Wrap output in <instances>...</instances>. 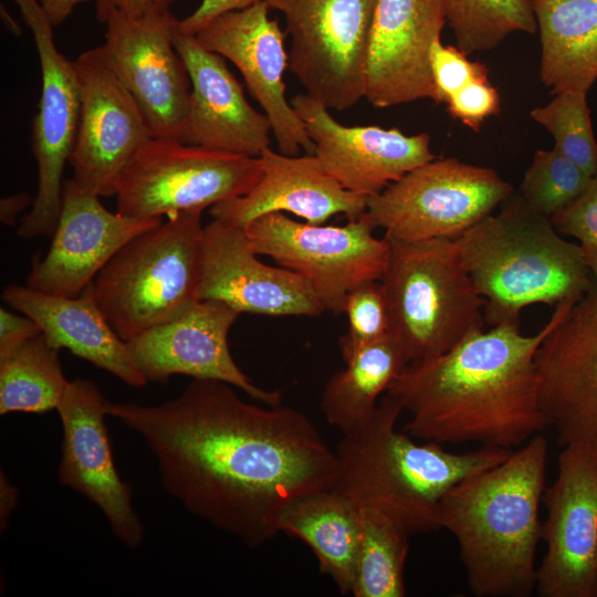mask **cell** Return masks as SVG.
Here are the masks:
<instances>
[{
	"label": "cell",
	"mask_w": 597,
	"mask_h": 597,
	"mask_svg": "<svg viewBox=\"0 0 597 597\" xmlns=\"http://www.w3.org/2000/svg\"><path fill=\"white\" fill-rule=\"evenodd\" d=\"M219 380L192 379L166 402L106 401L138 433L164 489L191 514L250 547L273 540L294 500L331 489L335 451L302 411L250 404Z\"/></svg>",
	"instance_id": "obj_1"
},
{
	"label": "cell",
	"mask_w": 597,
	"mask_h": 597,
	"mask_svg": "<svg viewBox=\"0 0 597 597\" xmlns=\"http://www.w3.org/2000/svg\"><path fill=\"white\" fill-rule=\"evenodd\" d=\"M458 46L437 40L430 50V70L436 87V103L447 104L450 97L470 82L488 78L484 64L472 62Z\"/></svg>",
	"instance_id": "obj_37"
},
{
	"label": "cell",
	"mask_w": 597,
	"mask_h": 597,
	"mask_svg": "<svg viewBox=\"0 0 597 597\" xmlns=\"http://www.w3.org/2000/svg\"><path fill=\"white\" fill-rule=\"evenodd\" d=\"M277 530L304 542L321 572L350 595L359 525L358 509L348 499L332 488L301 496L281 512Z\"/></svg>",
	"instance_id": "obj_28"
},
{
	"label": "cell",
	"mask_w": 597,
	"mask_h": 597,
	"mask_svg": "<svg viewBox=\"0 0 597 597\" xmlns=\"http://www.w3.org/2000/svg\"><path fill=\"white\" fill-rule=\"evenodd\" d=\"M358 525L350 595L406 596L405 568L410 535L391 519L370 507L358 509Z\"/></svg>",
	"instance_id": "obj_31"
},
{
	"label": "cell",
	"mask_w": 597,
	"mask_h": 597,
	"mask_svg": "<svg viewBox=\"0 0 597 597\" xmlns=\"http://www.w3.org/2000/svg\"><path fill=\"white\" fill-rule=\"evenodd\" d=\"M366 212L345 226L302 223L282 212L263 214L245 229L251 249L307 281L325 311L343 313L348 293L380 281L389 260V239L377 238Z\"/></svg>",
	"instance_id": "obj_9"
},
{
	"label": "cell",
	"mask_w": 597,
	"mask_h": 597,
	"mask_svg": "<svg viewBox=\"0 0 597 597\" xmlns=\"http://www.w3.org/2000/svg\"><path fill=\"white\" fill-rule=\"evenodd\" d=\"M41 333L29 316L18 315L4 307L0 310V357L6 356L28 339Z\"/></svg>",
	"instance_id": "obj_39"
},
{
	"label": "cell",
	"mask_w": 597,
	"mask_h": 597,
	"mask_svg": "<svg viewBox=\"0 0 597 597\" xmlns=\"http://www.w3.org/2000/svg\"><path fill=\"white\" fill-rule=\"evenodd\" d=\"M514 191L492 168L434 158L368 198L366 211L390 239H457Z\"/></svg>",
	"instance_id": "obj_10"
},
{
	"label": "cell",
	"mask_w": 597,
	"mask_h": 597,
	"mask_svg": "<svg viewBox=\"0 0 597 597\" xmlns=\"http://www.w3.org/2000/svg\"><path fill=\"white\" fill-rule=\"evenodd\" d=\"M174 43L191 84L179 140L212 150L259 157L270 147V122L264 113L249 104L224 57L207 50L196 35L184 33L178 27Z\"/></svg>",
	"instance_id": "obj_24"
},
{
	"label": "cell",
	"mask_w": 597,
	"mask_h": 597,
	"mask_svg": "<svg viewBox=\"0 0 597 597\" xmlns=\"http://www.w3.org/2000/svg\"><path fill=\"white\" fill-rule=\"evenodd\" d=\"M345 362L325 384L321 409L326 421L344 433L364 425L375 412L378 397L387 392L410 363L389 333L366 345Z\"/></svg>",
	"instance_id": "obj_29"
},
{
	"label": "cell",
	"mask_w": 597,
	"mask_h": 597,
	"mask_svg": "<svg viewBox=\"0 0 597 597\" xmlns=\"http://www.w3.org/2000/svg\"><path fill=\"white\" fill-rule=\"evenodd\" d=\"M33 203V199L28 192H19L0 201V220L7 226L15 223L17 218L21 211H23L29 205Z\"/></svg>",
	"instance_id": "obj_42"
},
{
	"label": "cell",
	"mask_w": 597,
	"mask_h": 597,
	"mask_svg": "<svg viewBox=\"0 0 597 597\" xmlns=\"http://www.w3.org/2000/svg\"><path fill=\"white\" fill-rule=\"evenodd\" d=\"M74 62L81 107L69 158L72 179L95 196H115L122 172L153 135L101 46L83 52Z\"/></svg>",
	"instance_id": "obj_15"
},
{
	"label": "cell",
	"mask_w": 597,
	"mask_h": 597,
	"mask_svg": "<svg viewBox=\"0 0 597 597\" xmlns=\"http://www.w3.org/2000/svg\"><path fill=\"white\" fill-rule=\"evenodd\" d=\"M578 298L556 305L557 320L535 355L538 390L562 446L597 452V266Z\"/></svg>",
	"instance_id": "obj_14"
},
{
	"label": "cell",
	"mask_w": 597,
	"mask_h": 597,
	"mask_svg": "<svg viewBox=\"0 0 597 597\" xmlns=\"http://www.w3.org/2000/svg\"><path fill=\"white\" fill-rule=\"evenodd\" d=\"M201 213L169 214L134 237L90 284L98 307L124 342L174 321L199 301Z\"/></svg>",
	"instance_id": "obj_6"
},
{
	"label": "cell",
	"mask_w": 597,
	"mask_h": 597,
	"mask_svg": "<svg viewBox=\"0 0 597 597\" xmlns=\"http://www.w3.org/2000/svg\"><path fill=\"white\" fill-rule=\"evenodd\" d=\"M170 10L129 17L114 11L101 46L134 96L155 138L179 139L188 112L190 78L174 43Z\"/></svg>",
	"instance_id": "obj_16"
},
{
	"label": "cell",
	"mask_w": 597,
	"mask_h": 597,
	"mask_svg": "<svg viewBox=\"0 0 597 597\" xmlns=\"http://www.w3.org/2000/svg\"><path fill=\"white\" fill-rule=\"evenodd\" d=\"M245 231L213 219L203 229L199 300L268 316H318L325 312L311 285L285 268L262 263Z\"/></svg>",
	"instance_id": "obj_23"
},
{
	"label": "cell",
	"mask_w": 597,
	"mask_h": 597,
	"mask_svg": "<svg viewBox=\"0 0 597 597\" xmlns=\"http://www.w3.org/2000/svg\"><path fill=\"white\" fill-rule=\"evenodd\" d=\"M457 46L465 54L496 48L514 32L535 33L530 0H441Z\"/></svg>",
	"instance_id": "obj_32"
},
{
	"label": "cell",
	"mask_w": 597,
	"mask_h": 597,
	"mask_svg": "<svg viewBox=\"0 0 597 597\" xmlns=\"http://www.w3.org/2000/svg\"><path fill=\"white\" fill-rule=\"evenodd\" d=\"M557 308L534 335L520 324L479 329L448 352L409 363L387 392L410 420L404 431L438 443L478 442L510 449L549 427L540 397L535 355Z\"/></svg>",
	"instance_id": "obj_2"
},
{
	"label": "cell",
	"mask_w": 597,
	"mask_h": 597,
	"mask_svg": "<svg viewBox=\"0 0 597 597\" xmlns=\"http://www.w3.org/2000/svg\"><path fill=\"white\" fill-rule=\"evenodd\" d=\"M259 157L262 176L258 184L244 196L212 206L213 219L244 230L272 212L286 211L313 224L339 213L352 220L366 212L368 198L345 189L315 155L289 156L268 147Z\"/></svg>",
	"instance_id": "obj_25"
},
{
	"label": "cell",
	"mask_w": 597,
	"mask_h": 597,
	"mask_svg": "<svg viewBox=\"0 0 597 597\" xmlns=\"http://www.w3.org/2000/svg\"><path fill=\"white\" fill-rule=\"evenodd\" d=\"M46 17L53 27L63 23L74 11V9L84 2L91 0H39Z\"/></svg>",
	"instance_id": "obj_43"
},
{
	"label": "cell",
	"mask_w": 597,
	"mask_h": 597,
	"mask_svg": "<svg viewBox=\"0 0 597 597\" xmlns=\"http://www.w3.org/2000/svg\"><path fill=\"white\" fill-rule=\"evenodd\" d=\"M402 411L399 399L386 392L364 425L343 434L332 489L357 509L377 510L413 535L439 530L437 510L444 494L513 451L483 447L453 453L438 442L418 443L396 429Z\"/></svg>",
	"instance_id": "obj_4"
},
{
	"label": "cell",
	"mask_w": 597,
	"mask_h": 597,
	"mask_svg": "<svg viewBox=\"0 0 597 597\" xmlns=\"http://www.w3.org/2000/svg\"><path fill=\"white\" fill-rule=\"evenodd\" d=\"M446 22L441 0H376L364 98L378 108L436 101L430 50Z\"/></svg>",
	"instance_id": "obj_21"
},
{
	"label": "cell",
	"mask_w": 597,
	"mask_h": 597,
	"mask_svg": "<svg viewBox=\"0 0 597 597\" xmlns=\"http://www.w3.org/2000/svg\"><path fill=\"white\" fill-rule=\"evenodd\" d=\"M551 221L561 234L578 241L590 270L597 266V168L586 190Z\"/></svg>",
	"instance_id": "obj_36"
},
{
	"label": "cell",
	"mask_w": 597,
	"mask_h": 597,
	"mask_svg": "<svg viewBox=\"0 0 597 597\" xmlns=\"http://www.w3.org/2000/svg\"><path fill=\"white\" fill-rule=\"evenodd\" d=\"M15 489L10 485L6 476L1 474V525L7 523L8 517L15 505Z\"/></svg>",
	"instance_id": "obj_44"
},
{
	"label": "cell",
	"mask_w": 597,
	"mask_h": 597,
	"mask_svg": "<svg viewBox=\"0 0 597 597\" xmlns=\"http://www.w3.org/2000/svg\"><path fill=\"white\" fill-rule=\"evenodd\" d=\"M2 298L32 318L53 348H67L134 388H142L148 383L126 342L116 334L98 307L90 285L81 295L66 297L12 284L3 289Z\"/></svg>",
	"instance_id": "obj_26"
},
{
	"label": "cell",
	"mask_w": 597,
	"mask_h": 597,
	"mask_svg": "<svg viewBox=\"0 0 597 597\" xmlns=\"http://www.w3.org/2000/svg\"><path fill=\"white\" fill-rule=\"evenodd\" d=\"M547 461L548 441L537 433L506 460L462 480L441 499L438 527L455 537L474 596L534 593Z\"/></svg>",
	"instance_id": "obj_3"
},
{
	"label": "cell",
	"mask_w": 597,
	"mask_h": 597,
	"mask_svg": "<svg viewBox=\"0 0 597 597\" xmlns=\"http://www.w3.org/2000/svg\"><path fill=\"white\" fill-rule=\"evenodd\" d=\"M260 0H202L199 7L188 17L178 20V29L187 34L196 35L200 29L216 17L229 11L248 8Z\"/></svg>",
	"instance_id": "obj_40"
},
{
	"label": "cell",
	"mask_w": 597,
	"mask_h": 597,
	"mask_svg": "<svg viewBox=\"0 0 597 597\" xmlns=\"http://www.w3.org/2000/svg\"><path fill=\"white\" fill-rule=\"evenodd\" d=\"M530 115L552 134L556 150L593 176L597 168V142L590 122L587 93H555L549 103L533 108Z\"/></svg>",
	"instance_id": "obj_33"
},
{
	"label": "cell",
	"mask_w": 597,
	"mask_h": 597,
	"mask_svg": "<svg viewBox=\"0 0 597 597\" xmlns=\"http://www.w3.org/2000/svg\"><path fill=\"white\" fill-rule=\"evenodd\" d=\"M261 176L260 157L153 137L117 181L116 211L137 219L203 211L247 195Z\"/></svg>",
	"instance_id": "obj_8"
},
{
	"label": "cell",
	"mask_w": 597,
	"mask_h": 597,
	"mask_svg": "<svg viewBox=\"0 0 597 597\" xmlns=\"http://www.w3.org/2000/svg\"><path fill=\"white\" fill-rule=\"evenodd\" d=\"M106 400L86 379L69 381L57 411L63 427L60 482L86 496L127 547L144 541V526L132 503V486L118 474L105 426Z\"/></svg>",
	"instance_id": "obj_18"
},
{
	"label": "cell",
	"mask_w": 597,
	"mask_h": 597,
	"mask_svg": "<svg viewBox=\"0 0 597 597\" xmlns=\"http://www.w3.org/2000/svg\"><path fill=\"white\" fill-rule=\"evenodd\" d=\"M546 552L536 570L541 597H597V452L564 446L554 482L544 490Z\"/></svg>",
	"instance_id": "obj_13"
},
{
	"label": "cell",
	"mask_w": 597,
	"mask_h": 597,
	"mask_svg": "<svg viewBox=\"0 0 597 597\" xmlns=\"http://www.w3.org/2000/svg\"><path fill=\"white\" fill-rule=\"evenodd\" d=\"M31 30L41 70V96L32 122L31 148L38 167V189L31 210L21 218L24 239L52 237L61 208L62 176L72 151L81 107L75 62L56 48L53 25L39 0H12Z\"/></svg>",
	"instance_id": "obj_12"
},
{
	"label": "cell",
	"mask_w": 597,
	"mask_h": 597,
	"mask_svg": "<svg viewBox=\"0 0 597 597\" xmlns=\"http://www.w3.org/2000/svg\"><path fill=\"white\" fill-rule=\"evenodd\" d=\"M161 222V218L137 219L111 212L98 196L67 179L51 247L43 259L33 260L27 285L76 297L126 242Z\"/></svg>",
	"instance_id": "obj_22"
},
{
	"label": "cell",
	"mask_w": 597,
	"mask_h": 597,
	"mask_svg": "<svg viewBox=\"0 0 597 597\" xmlns=\"http://www.w3.org/2000/svg\"><path fill=\"white\" fill-rule=\"evenodd\" d=\"M285 19L289 70L307 95L346 111L365 95L368 35L376 0H263Z\"/></svg>",
	"instance_id": "obj_11"
},
{
	"label": "cell",
	"mask_w": 597,
	"mask_h": 597,
	"mask_svg": "<svg viewBox=\"0 0 597 597\" xmlns=\"http://www.w3.org/2000/svg\"><path fill=\"white\" fill-rule=\"evenodd\" d=\"M239 315L223 302L199 300L179 317L126 344L148 381L166 383L174 375L219 380L263 405H281V391L256 386L230 353L228 335Z\"/></svg>",
	"instance_id": "obj_19"
},
{
	"label": "cell",
	"mask_w": 597,
	"mask_h": 597,
	"mask_svg": "<svg viewBox=\"0 0 597 597\" xmlns=\"http://www.w3.org/2000/svg\"><path fill=\"white\" fill-rule=\"evenodd\" d=\"M265 1L220 14L196 38L207 50L232 62L248 90L266 115L280 153L314 155L315 146L305 126L285 97L283 74L289 65L285 34L269 15Z\"/></svg>",
	"instance_id": "obj_17"
},
{
	"label": "cell",
	"mask_w": 597,
	"mask_h": 597,
	"mask_svg": "<svg viewBox=\"0 0 597 597\" xmlns=\"http://www.w3.org/2000/svg\"><path fill=\"white\" fill-rule=\"evenodd\" d=\"M590 178L553 147L534 154L517 191L532 208L551 218L577 199Z\"/></svg>",
	"instance_id": "obj_34"
},
{
	"label": "cell",
	"mask_w": 597,
	"mask_h": 597,
	"mask_svg": "<svg viewBox=\"0 0 597 597\" xmlns=\"http://www.w3.org/2000/svg\"><path fill=\"white\" fill-rule=\"evenodd\" d=\"M540 32L541 80L588 93L597 80V0H530Z\"/></svg>",
	"instance_id": "obj_27"
},
{
	"label": "cell",
	"mask_w": 597,
	"mask_h": 597,
	"mask_svg": "<svg viewBox=\"0 0 597 597\" xmlns=\"http://www.w3.org/2000/svg\"><path fill=\"white\" fill-rule=\"evenodd\" d=\"M95 14L105 24L108 17L118 11L129 17H142L149 12L168 11L174 0H94Z\"/></svg>",
	"instance_id": "obj_41"
},
{
	"label": "cell",
	"mask_w": 597,
	"mask_h": 597,
	"mask_svg": "<svg viewBox=\"0 0 597 597\" xmlns=\"http://www.w3.org/2000/svg\"><path fill=\"white\" fill-rule=\"evenodd\" d=\"M0 14L2 18L3 23L7 25V28L15 35H21V28L19 23L11 17L9 11L1 4L0 6Z\"/></svg>",
	"instance_id": "obj_45"
},
{
	"label": "cell",
	"mask_w": 597,
	"mask_h": 597,
	"mask_svg": "<svg viewBox=\"0 0 597 597\" xmlns=\"http://www.w3.org/2000/svg\"><path fill=\"white\" fill-rule=\"evenodd\" d=\"M343 313L348 327L338 346L346 360L362 347L377 342L390 333L389 315L380 281L366 282L346 296Z\"/></svg>",
	"instance_id": "obj_35"
},
{
	"label": "cell",
	"mask_w": 597,
	"mask_h": 597,
	"mask_svg": "<svg viewBox=\"0 0 597 597\" xmlns=\"http://www.w3.org/2000/svg\"><path fill=\"white\" fill-rule=\"evenodd\" d=\"M388 239L380 283L390 334L410 363L439 356L484 329L485 302L462 266L454 239Z\"/></svg>",
	"instance_id": "obj_7"
},
{
	"label": "cell",
	"mask_w": 597,
	"mask_h": 597,
	"mask_svg": "<svg viewBox=\"0 0 597 597\" xmlns=\"http://www.w3.org/2000/svg\"><path fill=\"white\" fill-rule=\"evenodd\" d=\"M454 240L491 327L520 324L525 307L578 298L591 284L579 243L566 240L519 191Z\"/></svg>",
	"instance_id": "obj_5"
},
{
	"label": "cell",
	"mask_w": 597,
	"mask_h": 597,
	"mask_svg": "<svg viewBox=\"0 0 597 597\" xmlns=\"http://www.w3.org/2000/svg\"><path fill=\"white\" fill-rule=\"evenodd\" d=\"M290 103L323 169L345 189L366 198L436 158L427 133L406 135L398 128L345 126L306 93L294 95Z\"/></svg>",
	"instance_id": "obj_20"
},
{
	"label": "cell",
	"mask_w": 597,
	"mask_h": 597,
	"mask_svg": "<svg viewBox=\"0 0 597 597\" xmlns=\"http://www.w3.org/2000/svg\"><path fill=\"white\" fill-rule=\"evenodd\" d=\"M447 111L464 126L479 132L488 117L501 112V98L489 78H478L450 97Z\"/></svg>",
	"instance_id": "obj_38"
},
{
	"label": "cell",
	"mask_w": 597,
	"mask_h": 597,
	"mask_svg": "<svg viewBox=\"0 0 597 597\" xmlns=\"http://www.w3.org/2000/svg\"><path fill=\"white\" fill-rule=\"evenodd\" d=\"M67 385L59 349L40 333L0 357V413L57 409Z\"/></svg>",
	"instance_id": "obj_30"
}]
</instances>
